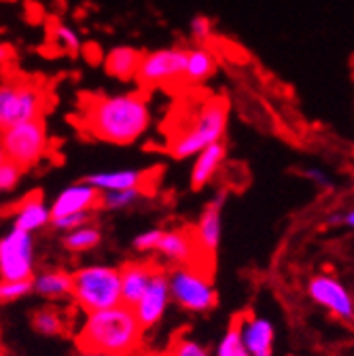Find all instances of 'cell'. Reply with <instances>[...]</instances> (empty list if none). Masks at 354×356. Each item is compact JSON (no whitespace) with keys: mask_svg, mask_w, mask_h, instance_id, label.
I'll use <instances>...</instances> for the list:
<instances>
[{"mask_svg":"<svg viewBox=\"0 0 354 356\" xmlns=\"http://www.w3.org/2000/svg\"><path fill=\"white\" fill-rule=\"evenodd\" d=\"M170 303H172V295H170L168 272L163 270V267H157L155 278H153L149 291L134 305V312H136V316H138V321H140V325H143L145 331L155 329L163 321Z\"/></svg>","mask_w":354,"mask_h":356,"instance_id":"12","label":"cell"},{"mask_svg":"<svg viewBox=\"0 0 354 356\" xmlns=\"http://www.w3.org/2000/svg\"><path fill=\"white\" fill-rule=\"evenodd\" d=\"M22 168L9 159H0V191L3 193H13L22 181Z\"/></svg>","mask_w":354,"mask_h":356,"instance_id":"29","label":"cell"},{"mask_svg":"<svg viewBox=\"0 0 354 356\" xmlns=\"http://www.w3.org/2000/svg\"><path fill=\"white\" fill-rule=\"evenodd\" d=\"M153 121L149 98L143 92L85 96L79 127L108 145H134L149 131Z\"/></svg>","mask_w":354,"mask_h":356,"instance_id":"1","label":"cell"},{"mask_svg":"<svg viewBox=\"0 0 354 356\" xmlns=\"http://www.w3.org/2000/svg\"><path fill=\"white\" fill-rule=\"evenodd\" d=\"M85 181L92 187H96L100 193L106 191H125L145 187V172L140 170H106V172H94L85 176Z\"/></svg>","mask_w":354,"mask_h":356,"instance_id":"19","label":"cell"},{"mask_svg":"<svg viewBox=\"0 0 354 356\" xmlns=\"http://www.w3.org/2000/svg\"><path fill=\"white\" fill-rule=\"evenodd\" d=\"M216 72V58L206 44H198L193 49H187V70H185V83L189 85H202Z\"/></svg>","mask_w":354,"mask_h":356,"instance_id":"22","label":"cell"},{"mask_svg":"<svg viewBox=\"0 0 354 356\" xmlns=\"http://www.w3.org/2000/svg\"><path fill=\"white\" fill-rule=\"evenodd\" d=\"M62 242H64V248L74 252V254L90 252L102 242V232H100V227H96L90 222V225H83V227L66 234Z\"/></svg>","mask_w":354,"mask_h":356,"instance_id":"24","label":"cell"},{"mask_svg":"<svg viewBox=\"0 0 354 356\" xmlns=\"http://www.w3.org/2000/svg\"><path fill=\"white\" fill-rule=\"evenodd\" d=\"M166 229H159V227H151V229H145L140 232L134 242H131V246H134L138 252H155L159 242H161V236H163Z\"/></svg>","mask_w":354,"mask_h":356,"instance_id":"32","label":"cell"},{"mask_svg":"<svg viewBox=\"0 0 354 356\" xmlns=\"http://www.w3.org/2000/svg\"><path fill=\"white\" fill-rule=\"evenodd\" d=\"M214 356H250L242 343L240 329H238L236 321L227 327V331L223 335H220L216 350H214Z\"/></svg>","mask_w":354,"mask_h":356,"instance_id":"27","label":"cell"},{"mask_svg":"<svg viewBox=\"0 0 354 356\" xmlns=\"http://www.w3.org/2000/svg\"><path fill=\"white\" fill-rule=\"evenodd\" d=\"M155 252L161 261L170 263L172 267L202 263V254H200L195 236L187 229H166Z\"/></svg>","mask_w":354,"mask_h":356,"instance_id":"15","label":"cell"},{"mask_svg":"<svg viewBox=\"0 0 354 356\" xmlns=\"http://www.w3.org/2000/svg\"><path fill=\"white\" fill-rule=\"evenodd\" d=\"M32 329L42 335V337H58L68 331V321H66V312H62L56 305H42L36 307L30 316Z\"/></svg>","mask_w":354,"mask_h":356,"instance_id":"23","label":"cell"},{"mask_svg":"<svg viewBox=\"0 0 354 356\" xmlns=\"http://www.w3.org/2000/svg\"><path fill=\"white\" fill-rule=\"evenodd\" d=\"M79 356H111L104 352H94V350H79Z\"/></svg>","mask_w":354,"mask_h":356,"instance_id":"38","label":"cell"},{"mask_svg":"<svg viewBox=\"0 0 354 356\" xmlns=\"http://www.w3.org/2000/svg\"><path fill=\"white\" fill-rule=\"evenodd\" d=\"M143 195H145V187L125 189V191H106V193H100V208L108 212L127 210L131 206H136Z\"/></svg>","mask_w":354,"mask_h":356,"instance_id":"25","label":"cell"},{"mask_svg":"<svg viewBox=\"0 0 354 356\" xmlns=\"http://www.w3.org/2000/svg\"><path fill=\"white\" fill-rule=\"evenodd\" d=\"M227 155V147L225 143H216L208 149H204L195 159H193V168H191V187L193 189H202L206 187L212 178L216 176V172L223 168Z\"/></svg>","mask_w":354,"mask_h":356,"instance_id":"21","label":"cell"},{"mask_svg":"<svg viewBox=\"0 0 354 356\" xmlns=\"http://www.w3.org/2000/svg\"><path fill=\"white\" fill-rule=\"evenodd\" d=\"M157 272V265L147 261H127L121 265V297L123 303L134 307L149 291Z\"/></svg>","mask_w":354,"mask_h":356,"instance_id":"17","label":"cell"},{"mask_svg":"<svg viewBox=\"0 0 354 356\" xmlns=\"http://www.w3.org/2000/svg\"><path fill=\"white\" fill-rule=\"evenodd\" d=\"M163 356H214V352L206 343H202L200 339L183 333V335H176L170 341Z\"/></svg>","mask_w":354,"mask_h":356,"instance_id":"26","label":"cell"},{"mask_svg":"<svg viewBox=\"0 0 354 356\" xmlns=\"http://www.w3.org/2000/svg\"><path fill=\"white\" fill-rule=\"evenodd\" d=\"M54 38L58 42V49L66 51L68 56H79L83 51V42H81L79 34L70 26H66V24H56Z\"/></svg>","mask_w":354,"mask_h":356,"instance_id":"28","label":"cell"},{"mask_svg":"<svg viewBox=\"0 0 354 356\" xmlns=\"http://www.w3.org/2000/svg\"><path fill=\"white\" fill-rule=\"evenodd\" d=\"M189 32H191V38L200 44H206L210 38H212V32H214V24L208 15H195L191 22H189Z\"/></svg>","mask_w":354,"mask_h":356,"instance_id":"33","label":"cell"},{"mask_svg":"<svg viewBox=\"0 0 354 356\" xmlns=\"http://www.w3.org/2000/svg\"><path fill=\"white\" fill-rule=\"evenodd\" d=\"M3 356H7V354H3Z\"/></svg>","mask_w":354,"mask_h":356,"instance_id":"40","label":"cell"},{"mask_svg":"<svg viewBox=\"0 0 354 356\" xmlns=\"http://www.w3.org/2000/svg\"><path fill=\"white\" fill-rule=\"evenodd\" d=\"M327 222H329V225H333V227L335 225H344V212H331Z\"/></svg>","mask_w":354,"mask_h":356,"instance_id":"36","label":"cell"},{"mask_svg":"<svg viewBox=\"0 0 354 356\" xmlns=\"http://www.w3.org/2000/svg\"><path fill=\"white\" fill-rule=\"evenodd\" d=\"M92 216L94 212H83V214H68V216H60V218H54L51 220V227L60 234H70L83 225H90L92 222Z\"/></svg>","mask_w":354,"mask_h":356,"instance_id":"30","label":"cell"},{"mask_svg":"<svg viewBox=\"0 0 354 356\" xmlns=\"http://www.w3.org/2000/svg\"><path fill=\"white\" fill-rule=\"evenodd\" d=\"M172 303L189 314H206L216 307L218 293L212 282L208 265L191 263V265H176L168 272Z\"/></svg>","mask_w":354,"mask_h":356,"instance_id":"5","label":"cell"},{"mask_svg":"<svg viewBox=\"0 0 354 356\" xmlns=\"http://www.w3.org/2000/svg\"><path fill=\"white\" fill-rule=\"evenodd\" d=\"M9 218H11V227L34 236L36 232H42L47 225H51L54 212H51V204H47L40 193H28L11 208Z\"/></svg>","mask_w":354,"mask_h":356,"instance_id":"14","label":"cell"},{"mask_svg":"<svg viewBox=\"0 0 354 356\" xmlns=\"http://www.w3.org/2000/svg\"><path fill=\"white\" fill-rule=\"evenodd\" d=\"M344 227H348V229L354 232V208L348 210V212H344Z\"/></svg>","mask_w":354,"mask_h":356,"instance_id":"37","label":"cell"},{"mask_svg":"<svg viewBox=\"0 0 354 356\" xmlns=\"http://www.w3.org/2000/svg\"><path fill=\"white\" fill-rule=\"evenodd\" d=\"M72 303L85 314L121 305V267L106 263L77 267L72 272Z\"/></svg>","mask_w":354,"mask_h":356,"instance_id":"4","label":"cell"},{"mask_svg":"<svg viewBox=\"0 0 354 356\" xmlns=\"http://www.w3.org/2000/svg\"><path fill=\"white\" fill-rule=\"evenodd\" d=\"M30 293H34V284L32 280H13V282H3L0 284V297L3 301H19L24 297H28Z\"/></svg>","mask_w":354,"mask_h":356,"instance_id":"31","label":"cell"},{"mask_svg":"<svg viewBox=\"0 0 354 356\" xmlns=\"http://www.w3.org/2000/svg\"><path fill=\"white\" fill-rule=\"evenodd\" d=\"M185 70H187V49L181 47L155 49L143 56L136 83L143 89L163 87L176 81H183Z\"/></svg>","mask_w":354,"mask_h":356,"instance_id":"9","label":"cell"},{"mask_svg":"<svg viewBox=\"0 0 354 356\" xmlns=\"http://www.w3.org/2000/svg\"><path fill=\"white\" fill-rule=\"evenodd\" d=\"M81 56L90 62V64H98L100 60H102V51H100V44L98 42H87V44H83V51H81ZM104 62V60H102Z\"/></svg>","mask_w":354,"mask_h":356,"instance_id":"35","label":"cell"},{"mask_svg":"<svg viewBox=\"0 0 354 356\" xmlns=\"http://www.w3.org/2000/svg\"><path fill=\"white\" fill-rule=\"evenodd\" d=\"M307 295L316 305L327 309L329 314L350 321L354 318V299L344 286L341 280H337L331 274H316L307 282Z\"/></svg>","mask_w":354,"mask_h":356,"instance_id":"10","label":"cell"},{"mask_svg":"<svg viewBox=\"0 0 354 356\" xmlns=\"http://www.w3.org/2000/svg\"><path fill=\"white\" fill-rule=\"evenodd\" d=\"M223 206H225V191H220L204 206L198 225L193 229L202 254V263L206 261L208 265L212 263L220 244V236H223Z\"/></svg>","mask_w":354,"mask_h":356,"instance_id":"11","label":"cell"},{"mask_svg":"<svg viewBox=\"0 0 354 356\" xmlns=\"http://www.w3.org/2000/svg\"><path fill=\"white\" fill-rule=\"evenodd\" d=\"M3 157L17 163L22 170H30L42 161V157L49 151V136L45 121L34 119L15 123L7 129H3Z\"/></svg>","mask_w":354,"mask_h":356,"instance_id":"7","label":"cell"},{"mask_svg":"<svg viewBox=\"0 0 354 356\" xmlns=\"http://www.w3.org/2000/svg\"><path fill=\"white\" fill-rule=\"evenodd\" d=\"M352 155H354V147H352Z\"/></svg>","mask_w":354,"mask_h":356,"instance_id":"39","label":"cell"},{"mask_svg":"<svg viewBox=\"0 0 354 356\" xmlns=\"http://www.w3.org/2000/svg\"><path fill=\"white\" fill-rule=\"evenodd\" d=\"M227 117H230V104L225 98L220 96L208 98L191 117V121L172 138L170 143L172 157L195 159L204 149L216 143H223L227 131Z\"/></svg>","mask_w":354,"mask_h":356,"instance_id":"3","label":"cell"},{"mask_svg":"<svg viewBox=\"0 0 354 356\" xmlns=\"http://www.w3.org/2000/svg\"><path fill=\"white\" fill-rule=\"evenodd\" d=\"M143 56L145 54L131 44H117L104 56V72L117 81H136Z\"/></svg>","mask_w":354,"mask_h":356,"instance_id":"18","label":"cell"},{"mask_svg":"<svg viewBox=\"0 0 354 356\" xmlns=\"http://www.w3.org/2000/svg\"><path fill=\"white\" fill-rule=\"evenodd\" d=\"M34 295L47 301H64L72 299V274L64 270H45L32 278Z\"/></svg>","mask_w":354,"mask_h":356,"instance_id":"20","label":"cell"},{"mask_svg":"<svg viewBox=\"0 0 354 356\" xmlns=\"http://www.w3.org/2000/svg\"><path fill=\"white\" fill-rule=\"evenodd\" d=\"M303 176L307 178L309 183L321 187V189H333V181L331 176L323 170V168H305L303 170Z\"/></svg>","mask_w":354,"mask_h":356,"instance_id":"34","label":"cell"},{"mask_svg":"<svg viewBox=\"0 0 354 356\" xmlns=\"http://www.w3.org/2000/svg\"><path fill=\"white\" fill-rule=\"evenodd\" d=\"M145 329L134 307L125 303L85 314L77 331V348L111 356H136L143 348Z\"/></svg>","mask_w":354,"mask_h":356,"instance_id":"2","label":"cell"},{"mask_svg":"<svg viewBox=\"0 0 354 356\" xmlns=\"http://www.w3.org/2000/svg\"><path fill=\"white\" fill-rule=\"evenodd\" d=\"M0 276L3 282L32 280L36 276L34 236L9 227L0 240Z\"/></svg>","mask_w":354,"mask_h":356,"instance_id":"8","label":"cell"},{"mask_svg":"<svg viewBox=\"0 0 354 356\" xmlns=\"http://www.w3.org/2000/svg\"><path fill=\"white\" fill-rule=\"evenodd\" d=\"M96 208H100V191L96 187H92L87 181H79V183L68 185L51 202L54 218L68 216V214L94 212Z\"/></svg>","mask_w":354,"mask_h":356,"instance_id":"16","label":"cell"},{"mask_svg":"<svg viewBox=\"0 0 354 356\" xmlns=\"http://www.w3.org/2000/svg\"><path fill=\"white\" fill-rule=\"evenodd\" d=\"M45 106L47 92L40 83L17 74L3 76V87H0V127L3 129L15 123L40 119Z\"/></svg>","mask_w":354,"mask_h":356,"instance_id":"6","label":"cell"},{"mask_svg":"<svg viewBox=\"0 0 354 356\" xmlns=\"http://www.w3.org/2000/svg\"><path fill=\"white\" fill-rule=\"evenodd\" d=\"M242 343L250 356H272L274 354V339H276V329L274 323L268 316H257V314H240L234 318Z\"/></svg>","mask_w":354,"mask_h":356,"instance_id":"13","label":"cell"}]
</instances>
